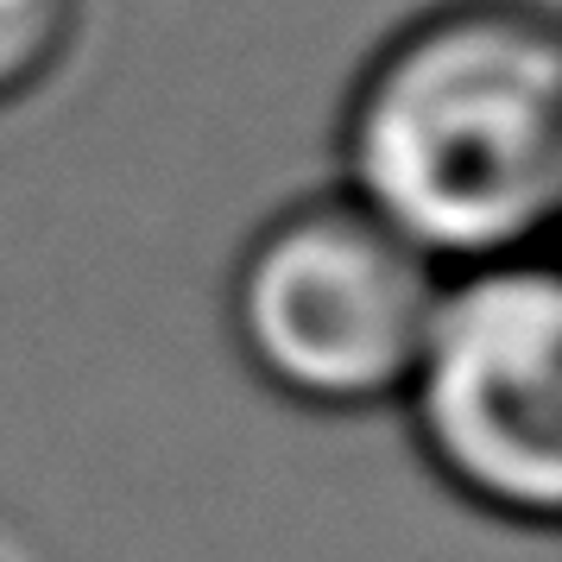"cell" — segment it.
Wrapping results in <instances>:
<instances>
[{
  "label": "cell",
  "mask_w": 562,
  "mask_h": 562,
  "mask_svg": "<svg viewBox=\"0 0 562 562\" xmlns=\"http://www.w3.org/2000/svg\"><path fill=\"white\" fill-rule=\"evenodd\" d=\"M82 20L89 0H0V114L64 77Z\"/></svg>",
  "instance_id": "cell-4"
},
{
  "label": "cell",
  "mask_w": 562,
  "mask_h": 562,
  "mask_svg": "<svg viewBox=\"0 0 562 562\" xmlns=\"http://www.w3.org/2000/svg\"><path fill=\"white\" fill-rule=\"evenodd\" d=\"M341 196L436 272L550 254L562 26L543 0H436L380 38L335 121Z\"/></svg>",
  "instance_id": "cell-1"
},
{
  "label": "cell",
  "mask_w": 562,
  "mask_h": 562,
  "mask_svg": "<svg viewBox=\"0 0 562 562\" xmlns=\"http://www.w3.org/2000/svg\"><path fill=\"white\" fill-rule=\"evenodd\" d=\"M449 272L341 190L272 209L234 254L228 335L240 367L310 417L392 411Z\"/></svg>",
  "instance_id": "cell-2"
},
{
  "label": "cell",
  "mask_w": 562,
  "mask_h": 562,
  "mask_svg": "<svg viewBox=\"0 0 562 562\" xmlns=\"http://www.w3.org/2000/svg\"><path fill=\"white\" fill-rule=\"evenodd\" d=\"M392 411L449 499L512 531H557L562 284L550 254L449 272Z\"/></svg>",
  "instance_id": "cell-3"
}]
</instances>
